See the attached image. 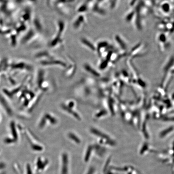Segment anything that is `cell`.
<instances>
[{
  "label": "cell",
  "mask_w": 174,
  "mask_h": 174,
  "mask_svg": "<svg viewBox=\"0 0 174 174\" xmlns=\"http://www.w3.org/2000/svg\"><path fill=\"white\" fill-rule=\"evenodd\" d=\"M88 7H89V5L87 3L82 4L78 9V12L80 13H84L87 11Z\"/></svg>",
  "instance_id": "cell-8"
},
{
  "label": "cell",
  "mask_w": 174,
  "mask_h": 174,
  "mask_svg": "<svg viewBox=\"0 0 174 174\" xmlns=\"http://www.w3.org/2000/svg\"><path fill=\"white\" fill-rule=\"evenodd\" d=\"M34 24L35 27V29L37 31L40 33L43 32V24L39 19L38 18H35L34 21Z\"/></svg>",
  "instance_id": "cell-5"
},
{
  "label": "cell",
  "mask_w": 174,
  "mask_h": 174,
  "mask_svg": "<svg viewBox=\"0 0 174 174\" xmlns=\"http://www.w3.org/2000/svg\"><path fill=\"white\" fill-rule=\"evenodd\" d=\"M85 22V17L83 15H80L77 17L73 23V27L75 29H78L80 28L82 25Z\"/></svg>",
  "instance_id": "cell-2"
},
{
  "label": "cell",
  "mask_w": 174,
  "mask_h": 174,
  "mask_svg": "<svg viewBox=\"0 0 174 174\" xmlns=\"http://www.w3.org/2000/svg\"><path fill=\"white\" fill-rule=\"evenodd\" d=\"M36 57L37 58H39V59H42L43 58H46V59H47V60L49 59L53 58V57H52V56L50 54V53L48 52V51H46V50L41 51L40 52H38V53L36 55Z\"/></svg>",
  "instance_id": "cell-6"
},
{
  "label": "cell",
  "mask_w": 174,
  "mask_h": 174,
  "mask_svg": "<svg viewBox=\"0 0 174 174\" xmlns=\"http://www.w3.org/2000/svg\"><path fill=\"white\" fill-rule=\"evenodd\" d=\"M80 40L82 45H84L89 50L93 52L96 51V46L90 40L85 37L81 38Z\"/></svg>",
  "instance_id": "cell-1"
},
{
  "label": "cell",
  "mask_w": 174,
  "mask_h": 174,
  "mask_svg": "<svg viewBox=\"0 0 174 174\" xmlns=\"http://www.w3.org/2000/svg\"><path fill=\"white\" fill-rule=\"evenodd\" d=\"M159 40L162 43H165V41H166V37L165 35L163 34L160 35L159 36Z\"/></svg>",
  "instance_id": "cell-12"
},
{
  "label": "cell",
  "mask_w": 174,
  "mask_h": 174,
  "mask_svg": "<svg viewBox=\"0 0 174 174\" xmlns=\"http://www.w3.org/2000/svg\"><path fill=\"white\" fill-rule=\"evenodd\" d=\"M134 15V12H132L131 13H130L128 15H127V17H126V20L128 21H130L131 20V19L133 17Z\"/></svg>",
  "instance_id": "cell-13"
},
{
  "label": "cell",
  "mask_w": 174,
  "mask_h": 174,
  "mask_svg": "<svg viewBox=\"0 0 174 174\" xmlns=\"http://www.w3.org/2000/svg\"><path fill=\"white\" fill-rule=\"evenodd\" d=\"M62 42H63V41H62V36L57 34L50 41V46L51 47H52V48L56 47V46H58V45L61 44Z\"/></svg>",
  "instance_id": "cell-3"
},
{
  "label": "cell",
  "mask_w": 174,
  "mask_h": 174,
  "mask_svg": "<svg viewBox=\"0 0 174 174\" xmlns=\"http://www.w3.org/2000/svg\"><path fill=\"white\" fill-rule=\"evenodd\" d=\"M57 34L62 36L65 29V23L63 21L59 20L57 23Z\"/></svg>",
  "instance_id": "cell-4"
},
{
  "label": "cell",
  "mask_w": 174,
  "mask_h": 174,
  "mask_svg": "<svg viewBox=\"0 0 174 174\" xmlns=\"http://www.w3.org/2000/svg\"><path fill=\"white\" fill-rule=\"evenodd\" d=\"M93 12L99 15H104L105 13L104 9H102L101 7H99V4L96 3L95 4L93 5L92 8Z\"/></svg>",
  "instance_id": "cell-7"
},
{
  "label": "cell",
  "mask_w": 174,
  "mask_h": 174,
  "mask_svg": "<svg viewBox=\"0 0 174 174\" xmlns=\"http://www.w3.org/2000/svg\"><path fill=\"white\" fill-rule=\"evenodd\" d=\"M75 0H57L56 3L57 5H60L61 4L68 3H72L75 1Z\"/></svg>",
  "instance_id": "cell-10"
},
{
  "label": "cell",
  "mask_w": 174,
  "mask_h": 174,
  "mask_svg": "<svg viewBox=\"0 0 174 174\" xmlns=\"http://www.w3.org/2000/svg\"><path fill=\"white\" fill-rule=\"evenodd\" d=\"M162 10L165 12H168L169 11L170 5L169 4H168L167 3H165L162 5Z\"/></svg>",
  "instance_id": "cell-11"
},
{
  "label": "cell",
  "mask_w": 174,
  "mask_h": 174,
  "mask_svg": "<svg viewBox=\"0 0 174 174\" xmlns=\"http://www.w3.org/2000/svg\"><path fill=\"white\" fill-rule=\"evenodd\" d=\"M115 38L116 41H117V43H118V44L120 45L121 48H123L122 49H126V46L125 45V43H124L123 40L121 39V38L119 36L116 35Z\"/></svg>",
  "instance_id": "cell-9"
}]
</instances>
